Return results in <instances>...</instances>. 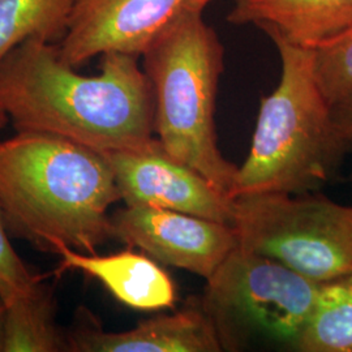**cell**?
<instances>
[{"mask_svg":"<svg viewBox=\"0 0 352 352\" xmlns=\"http://www.w3.org/2000/svg\"><path fill=\"white\" fill-rule=\"evenodd\" d=\"M213 0H188L187 3V8H192V10H197V11H204V8L212 3Z\"/></svg>","mask_w":352,"mask_h":352,"instance_id":"cell-20","label":"cell"},{"mask_svg":"<svg viewBox=\"0 0 352 352\" xmlns=\"http://www.w3.org/2000/svg\"><path fill=\"white\" fill-rule=\"evenodd\" d=\"M227 21L274 30L295 45L315 49L351 25L352 0H236Z\"/></svg>","mask_w":352,"mask_h":352,"instance_id":"cell-12","label":"cell"},{"mask_svg":"<svg viewBox=\"0 0 352 352\" xmlns=\"http://www.w3.org/2000/svg\"><path fill=\"white\" fill-rule=\"evenodd\" d=\"M316 80L333 107L352 91V24L314 49Z\"/></svg>","mask_w":352,"mask_h":352,"instance_id":"cell-16","label":"cell"},{"mask_svg":"<svg viewBox=\"0 0 352 352\" xmlns=\"http://www.w3.org/2000/svg\"><path fill=\"white\" fill-rule=\"evenodd\" d=\"M100 74L64 63L58 45L29 39L0 64V106L17 132L68 140L90 149L133 151L155 133V100L139 56L101 55Z\"/></svg>","mask_w":352,"mask_h":352,"instance_id":"cell-1","label":"cell"},{"mask_svg":"<svg viewBox=\"0 0 352 352\" xmlns=\"http://www.w3.org/2000/svg\"><path fill=\"white\" fill-rule=\"evenodd\" d=\"M322 285L238 245L206 279L200 304L223 350H239L251 340L295 350Z\"/></svg>","mask_w":352,"mask_h":352,"instance_id":"cell-5","label":"cell"},{"mask_svg":"<svg viewBox=\"0 0 352 352\" xmlns=\"http://www.w3.org/2000/svg\"><path fill=\"white\" fill-rule=\"evenodd\" d=\"M42 278L33 276L10 241L8 228L0 208V299L10 304L24 296Z\"/></svg>","mask_w":352,"mask_h":352,"instance_id":"cell-17","label":"cell"},{"mask_svg":"<svg viewBox=\"0 0 352 352\" xmlns=\"http://www.w3.org/2000/svg\"><path fill=\"white\" fill-rule=\"evenodd\" d=\"M239 247L327 283L352 277V206L320 195L234 199Z\"/></svg>","mask_w":352,"mask_h":352,"instance_id":"cell-6","label":"cell"},{"mask_svg":"<svg viewBox=\"0 0 352 352\" xmlns=\"http://www.w3.org/2000/svg\"><path fill=\"white\" fill-rule=\"evenodd\" d=\"M295 350L352 352V277L322 285L315 311Z\"/></svg>","mask_w":352,"mask_h":352,"instance_id":"cell-15","label":"cell"},{"mask_svg":"<svg viewBox=\"0 0 352 352\" xmlns=\"http://www.w3.org/2000/svg\"><path fill=\"white\" fill-rule=\"evenodd\" d=\"M111 222L115 239L205 279L239 245L234 226L162 208L126 205Z\"/></svg>","mask_w":352,"mask_h":352,"instance_id":"cell-8","label":"cell"},{"mask_svg":"<svg viewBox=\"0 0 352 352\" xmlns=\"http://www.w3.org/2000/svg\"><path fill=\"white\" fill-rule=\"evenodd\" d=\"M77 324L67 334L74 352H218L223 351L218 334L201 304L177 314L142 321L131 330H102L94 317L81 309Z\"/></svg>","mask_w":352,"mask_h":352,"instance_id":"cell-10","label":"cell"},{"mask_svg":"<svg viewBox=\"0 0 352 352\" xmlns=\"http://www.w3.org/2000/svg\"><path fill=\"white\" fill-rule=\"evenodd\" d=\"M333 120L337 132L349 148L352 149V91L342 101L331 107Z\"/></svg>","mask_w":352,"mask_h":352,"instance_id":"cell-18","label":"cell"},{"mask_svg":"<svg viewBox=\"0 0 352 352\" xmlns=\"http://www.w3.org/2000/svg\"><path fill=\"white\" fill-rule=\"evenodd\" d=\"M7 123H8V116H7L6 111L3 110V107L0 106V128H3Z\"/></svg>","mask_w":352,"mask_h":352,"instance_id":"cell-21","label":"cell"},{"mask_svg":"<svg viewBox=\"0 0 352 352\" xmlns=\"http://www.w3.org/2000/svg\"><path fill=\"white\" fill-rule=\"evenodd\" d=\"M280 58L277 88L261 98L248 157L231 199L263 193L302 195L325 186L349 148L340 139L316 80L314 49L265 30Z\"/></svg>","mask_w":352,"mask_h":352,"instance_id":"cell-3","label":"cell"},{"mask_svg":"<svg viewBox=\"0 0 352 352\" xmlns=\"http://www.w3.org/2000/svg\"><path fill=\"white\" fill-rule=\"evenodd\" d=\"M77 0H0V64L29 39L59 42Z\"/></svg>","mask_w":352,"mask_h":352,"instance_id":"cell-14","label":"cell"},{"mask_svg":"<svg viewBox=\"0 0 352 352\" xmlns=\"http://www.w3.org/2000/svg\"><path fill=\"white\" fill-rule=\"evenodd\" d=\"M54 253L60 257V269L80 270L96 278L115 299L140 311H157L174 305L173 279L154 258L132 250L110 256L81 253L67 245H58Z\"/></svg>","mask_w":352,"mask_h":352,"instance_id":"cell-11","label":"cell"},{"mask_svg":"<svg viewBox=\"0 0 352 352\" xmlns=\"http://www.w3.org/2000/svg\"><path fill=\"white\" fill-rule=\"evenodd\" d=\"M141 56L154 91L157 139L170 155L231 199L238 167L222 155L215 132L225 58L215 30L202 11L186 8Z\"/></svg>","mask_w":352,"mask_h":352,"instance_id":"cell-4","label":"cell"},{"mask_svg":"<svg viewBox=\"0 0 352 352\" xmlns=\"http://www.w3.org/2000/svg\"><path fill=\"white\" fill-rule=\"evenodd\" d=\"M122 196L101 151L56 136L17 132L0 141V208L8 232L52 252L96 253L113 239Z\"/></svg>","mask_w":352,"mask_h":352,"instance_id":"cell-2","label":"cell"},{"mask_svg":"<svg viewBox=\"0 0 352 352\" xmlns=\"http://www.w3.org/2000/svg\"><path fill=\"white\" fill-rule=\"evenodd\" d=\"M103 154L128 206L162 208L234 226V200L170 155L158 139L140 149Z\"/></svg>","mask_w":352,"mask_h":352,"instance_id":"cell-7","label":"cell"},{"mask_svg":"<svg viewBox=\"0 0 352 352\" xmlns=\"http://www.w3.org/2000/svg\"><path fill=\"white\" fill-rule=\"evenodd\" d=\"M4 321H6V304L0 299V352L4 350Z\"/></svg>","mask_w":352,"mask_h":352,"instance_id":"cell-19","label":"cell"},{"mask_svg":"<svg viewBox=\"0 0 352 352\" xmlns=\"http://www.w3.org/2000/svg\"><path fill=\"white\" fill-rule=\"evenodd\" d=\"M188 0H77L58 50L78 68L94 56L123 52L141 56Z\"/></svg>","mask_w":352,"mask_h":352,"instance_id":"cell-9","label":"cell"},{"mask_svg":"<svg viewBox=\"0 0 352 352\" xmlns=\"http://www.w3.org/2000/svg\"><path fill=\"white\" fill-rule=\"evenodd\" d=\"M55 309L52 289L42 279L24 296L7 304L3 352L68 351Z\"/></svg>","mask_w":352,"mask_h":352,"instance_id":"cell-13","label":"cell"}]
</instances>
